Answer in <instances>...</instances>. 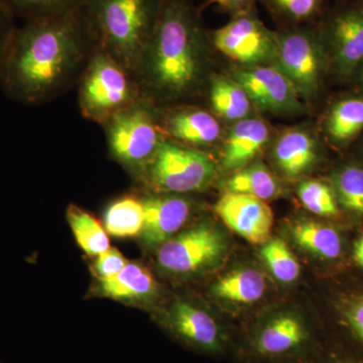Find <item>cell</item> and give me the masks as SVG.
Segmentation results:
<instances>
[{"label":"cell","instance_id":"6da1fadb","mask_svg":"<svg viewBox=\"0 0 363 363\" xmlns=\"http://www.w3.org/2000/svg\"><path fill=\"white\" fill-rule=\"evenodd\" d=\"M98 43L84 7L16 28L0 70V87L23 105H40L77 86Z\"/></svg>","mask_w":363,"mask_h":363},{"label":"cell","instance_id":"7a4b0ae2","mask_svg":"<svg viewBox=\"0 0 363 363\" xmlns=\"http://www.w3.org/2000/svg\"><path fill=\"white\" fill-rule=\"evenodd\" d=\"M209 43L193 0H161L135 74L143 96L161 108L195 96L206 83Z\"/></svg>","mask_w":363,"mask_h":363},{"label":"cell","instance_id":"3957f363","mask_svg":"<svg viewBox=\"0 0 363 363\" xmlns=\"http://www.w3.org/2000/svg\"><path fill=\"white\" fill-rule=\"evenodd\" d=\"M160 6L161 0H88L84 9L98 45L135 75Z\"/></svg>","mask_w":363,"mask_h":363},{"label":"cell","instance_id":"277c9868","mask_svg":"<svg viewBox=\"0 0 363 363\" xmlns=\"http://www.w3.org/2000/svg\"><path fill=\"white\" fill-rule=\"evenodd\" d=\"M77 89L81 114L100 126L143 96L135 75L99 45L79 79Z\"/></svg>","mask_w":363,"mask_h":363},{"label":"cell","instance_id":"5b68a950","mask_svg":"<svg viewBox=\"0 0 363 363\" xmlns=\"http://www.w3.org/2000/svg\"><path fill=\"white\" fill-rule=\"evenodd\" d=\"M102 128L112 159L138 177L166 138L161 124V107L145 96L112 117Z\"/></svg>","mask_w":363,"mask_h":363},{"label":"cell","instance_id":"8992f818","mask_svg":"<svg viewBox=\"0 0 363 363\" xmlns=\"http://www.w3.org/2000/svg\"><path fill=\"white\" fill-rule=\"evenodd\" d=\"M216 176V166L201 150L164 138L140 178L157 193L183 194L208 187Z\"/></svg>","mask_w":363,"mask_h":363},{"label":"cell","instance_id":"52a82bcc","mask_svg":"<svg viewBox=\"0 0 363 363\" xmlns=\"http://www.w3.org/2000/svg\"><path fill=\"white\" fill-rule=\"evenodd\" d=\"M327 51L318 28H290L277 33L274 65L298 95L317 94L327 66Z\"/></svg>","mask_w":363,"mask_h":363},{"label":"cell","instance_id":"ba28073f","mask_svg":"<svg viewBox=\"0 0 363 363\" xmlns=\"http://www.w3.org/2000/svg\"><path fill=\"white\" fill-rule=\"evenodd\" d=\"M226 240L220 231L207 223L198 224L162 245L157 264L169 274H197L218 264L225 255Z\"/></svg>","mask_w":363,"mask_h":363},{"label":"cell","instance_id":"9c48e42d","mask_svg":"<svg viewBox=\"0 0 363 363\" xmlns=\"http://www.w3.org/2000/svg\"><path fill=\"white\" fill-rule=\"evenodd\" d=\"M211 44L243 67L262 65L274 60L277 33L267 28L255 11L236 14L210 35Z\"/></svg>","mask_w":363,"mask_h":363},{"label":"cell","instance_id":"30bf717a","mask_svg":"<svg viewBox=\"0 0 363 363\" xmlns=\"http://www.w3.org/2000/svg\"><path fill=\"white\" fill-rule=\"evenodd\" d=\"M317 28L339 75L355 73L363 61V0L346 1Z\"/></svg>","mask_w":363,"mask_h":363},{"label":"cell","instance_id":"8fae6325","mask_svg":"<svg viewBox=\"0 0 363 363\" xmlns=\"http://www.w3.org/2000/svg\"><path fill=\"white\" fill-rule=\"evenodd\" d=\"M313 343L311 329L292 313H281L255 329L247 340L248 354L264 362L303 355Z\"/></svg>","mask_w":363,"mask_h":363},{"label":"cell","instance_id":"7c38bea8","mask_svg":"<svg viewBox=\"0 0 363 363\" xmlns=\"http://www.w3.org/2000/svg\"><path fill=\"white\" fill-rule=\"evenodd\" d=\"M233 79L260 111L294 113L302 108L297 90L276 65L235 69Z\"/></svg>","mask_w":363,"mask_h":363},{"label":"cell","instance_id":"4fadbf2b","mask_svg":"<svg viewBox=\"0 0 363 363\" xmlns=\"http://www.w3.org/2000/svg\"><path fill=\"white\" fill-rule=\"evenodd\" d=\"M164 324L179 341L201 352L219 354L230 344L225 331L211 315L186 302H176Z\"/></svg>","mask_w":363,"mask_h":363},{"label":"cell","instance_id":"5bb4252c","mask_svg":"<svg viewBox=\"0 0 363 363\" xmlns=\"http://www.w3.org/2000/svg\"><path fill=\"white\" fill-rule=\"evenodd\" d=\"M214 210L228 228L248 242L264 245L271 238L274 215L264 200L226 192L219 198Z\"/></svg>","mask_w":363,"mask_h":363},{"label":"cell","instance_id":"9a60e30c","mask_svg":"<svg viewBox=\"0 0 363 363\" xmlns=\"http://www.w3.org/2000/svg\"><path fill=\"white\" fill-rule=\"evenodd\" d=\"M161 124L167 138L194 149L213 145L221 136L216 117L197 107L161 108Z\"/></svg>","mask_w":363,"mask_h":363},{"label":"cell","instance_id":"2e32d148","mask_svg":"<svg viewBox=\"0 0 363 363\" xmlns=\"http://www.w3.org/2000/svg\"><path fill=\"white\" fill-rule=\"evenodd\" d=\"M142 201L145 222L140 235L150 247H161L174 238L190 215V202L180 196L147 195Z\"/></svg>","mask_w":363,"mask_h":363},{"label":"cell","instance_id":"e0dca14e","mask_svg":"<svg viewBox=\"0 0 363 363\" xmlns=\"http://www.w3.org/2000/svg\"><path fill=\"white\" fill-rule=\"evenodd\" d=\"M269 138V128L260 119L238 121L224 145L222 166L227 171L243 168L262 152Z\"/></svg>","mask_w":363,"mask_h":363},{"label":"cell","instance_id":"ac0fdd59","mask_svg":"<svg viewBox=\"0 0 363 363\" xmlns=\"http://www.w3.org/2000/svg\"><path fill=\"white\" fill-rule=\"evenodd\" d=\"M274 157L279 169L286 176L296 178L307 173L317 162V143L304 130H288L277 140Z\"/></svg>","mask_w":363,"mask_h":363},{"label":"cell","instance_id":"d6986e66","mask_svg":"<svg viewBox=\"0 0 363 363\" xmlns=\"http://www.w3.org/2000/svg\"><path fill=\"white\" fill-rule=\"evenodd\" d=\"M99 281L102 295L123 302L140 303L152 300L159 290L152 272L138 262H128L116 276L99 279Z\"/></svg>","mask_w":363,"mask_h":363},{"label":"cell","instance_id":"ffe728a7","mask_svg":"<svg viewBox=\"0 0 363 363\" xmlns=\"http://www.w3.org/2000/svg\"><path fill=\"white\" fill-rule=\"evenodd\" d=\"M208 95L212 111L221 118L240 121L250 114L252 101L234 79L214 76L210 80Z\"/></svg>","mask_w":363,"mask_h":363},{"label":"cell","instance_id":"44dd1931","mask_svg":"<svg viewBox=\"0 0 363 363\" xmlns=\"http://www.w3.org/2000/svg\"><path fill=\"white\" fill-rule=\"evenodd\" d=\"M363 130V97H346L333 104L326 118V133L332 143L346 145Z\"/></svg>","mask_w":363,"mask_h":363},{"label":"cell","instance_id":"7402d4cb","mask_svg":"<svg viewBox=\"0 0 363 363\" xmlns=\"http://www.w3.org/2000/svg\"><path fill=\"white\" fill-rule=\"evenodd\" d=\"M266 279L253 269H236L222 277L213 286L217 298L241 304L257 302L266 292Z\"/></svg>","mask_w":363,"mask_h":363},{"label":"cell","instance_id":"603a6c76","mask_svg":"<svg viewBox=\"0 0 363 363\" xmlns=\"http://www.w3.org/2000/svg\"><path fill=\"white\" fill-rule=\"evenodd\" d=\"M298 245L324 259H335L342 252V240L333 227L319 222L301 220L292 226Z\"/></svg>","mask_w":363,"mask_h":363},{"label":"cell","instance_id":"cb8c5ba5","mask_svg":"<svg viewBox=\"0 0 363 363\" xmlns=\"http://www.w3.org/2000/svg\"><path fill=\"white\" fill-rule=\"evenodd\" d=\"M145 211L142 197L126 195L107 207L104 214L105 230L118 238H135L143 231Z\"/></svg>","mask_w":363,"mask_h":363},{"label":"cell","instance_id":"d4e9b609","mask_svg":"<svg viewBox=\"0 0 363 363\" xmlns=\"http://www.w3.org/2000/svg\"><path fill=\"white\" fill-rule=\"evenodd\" d=\"M67 219L79 247L90 257H97L111 247L106 230L82 208L71 204L67 210Z\"/></svg>","mask_w":363,"mask_h":363},{"label":"cell","instance_id":"484cf974","mask_svg":"<svg viewBox=\"0 0 363 363\" xmlns=\"http://www.w3.org/2000/svg\"><path fill=\"white\" fill-rule=\"evenodd\" d=\"M225 188L227 192L250 195L264 201L276 197L279 190L278 181L262 164L240 169L227 180Z\"/></svg>","mask_w":363,"mask_h":363},{"label":"cell","instance_id":"4316f807","mask_svg":"<svg viewBox=\"0 0 363 363\" xmlns=\"http://www.w3.org/2000/svg\"><path fill=\"white\" fill-rule=\"evenodd\" d=\"M14 18L44 20L83 9L88 0H2Z\"/></svg>","mask_w":363,"mask_h":363},{"label":"cell","instance_id":"83f0119b","mask_svg":"<svg viewBox=\"0 0 363 363\" xmlns=\"http://www.w3.org/2000/svg\"><path fill=\"white\" fill-rule=\"evenodd\" d=\"M260 257L279 281L292 283L300 276V264L283 240L269 238L260 250Z\"/></svg>","mask_w":363,"mask_h":363},{"label":"cell","instance_id":"f1b7e54d","mask_svg":"<svg viewBox=\"0 0 363 363\" xmlns=\"http://www.w3.org/2000/svg\"><path fill=\"white\" fill-rule=\"evenodd\" d=\"M336 196L341 206L353 213L363 214V168L344 167L334 176Z\"/></svg>","mask_w":363,"mask_h":363},{"label":"cell","instance_id":"f546056e","mask_svg":"<svg viewBox=\"0 0 363 363\" xmlns=\"http://www.w3.org/2000/svg\"><path fill=\"white\" fill-rule=\"evenodd\" d=\"M276 18L289 25L316 20L323 9L324 0H264Z\"/></svg>","mask_w":363,"mask_h":363},{"label":"cell","instance_id":"4dcf8cb0","mask_svg":"<svg viewBox=\"0 0 363 363\" xmlns=\"http://www.w3.org/2000/svg\"><path fill=\"white\" fill-rule=\"evenodd\" d=\"M298 196L302 204L312 213L320 216L337 214L336 196L331 188L322 182H303L298 189Z\"/></svg>","mask_w":363,"mask_h":363},{"label":"cell","instance_id":"1f68e13d","mask_svg":"<svg viewBox=\"0 0 363 363\" xmlns=\"http://www.w3.org/2000/svg\"><path fill=\"white\" fill-rule=\"evenodd\" d=\"M128 260L116 248L109 247L104 252L97 255L94 264L95 272L99 279H109L123 271Z\"/></svg>","mask_w":363,"mask_h":363},{"label":"cell","instance_id":"d6a6232c","mask_svg":"<svg viewBox=\"0 0 363 363\" xmlns=\"http://www.w3.org/2000/svg\"><path fill=\"white\" fill-rule=\"evenodd\" d=\"M14 18H16L9 11V7L2 0H0V70H1L13 33L18 28L14 23Z\"/></svg>","mask_w":363,"mask_h":363},{"label":"cell","instance_id":"836d02e7","mask_svg":"<svg viewBox=\"0 0 363 363\" xmlns=\"http://www.w3.org/2000/svg\"><path fill=\"white\" fill-rule=\"evenodd\" d=\"M344 320L351 337L363 347V298L348 305L344 311Z\"/></svg>","mask_w":363,"mask_h":363},{"label":"cell","instance_id":"e575fe53","mask_svg":"<svg viewBox=\"0 0 363 363\" xmlns=\"http://www.w3.org/2000/svg\"><path fill=\"white\" fill-rule=\"evenodd\" d=\"M255 1V0H209L207 2V6L216 4L224 11L233 16L252 11Z\"/></svg>","mask_w":363,"mask_h":363},{"label":"cell","instance_id":"d590c367","mask_svg":"<svg viewBox=\"0 0 363 363\" xmlns=\"http://www.w3.org/2000/svg\"><path fill=\"white\" fill-rule=\"evenodd\" d=\"M314 363H363V359L351 357H330L328 359L319 360Z\"/></svg>","mask_w":363,"mask_h":363},{"label":"cell","instance_id":"8d00e7d4","mask_svg":"<svg viewBox=\"0 0 363 363\" xmlns=\"http://www.w3.org/2000/svg\"><path fill=\"white\" fill-rule=\"evenodd\" d=\"M354 259L363 269V234L362 238L357 241L354 245Z\"/></svg>","mask_w":363,"mask_h":363},{"label":"cell","instance_id":"74e56055","mask_svg":"<svg viewBox=\"0 0 363 363\" xmlns=\"http://www.w3.org/2000/svg\"><path fill=\"white\" fill-rule=\"evenodd\" d=\"M355 72H357L358 82H359V84L362 85L363 88V61L362 64L357 67V71Z\"/></svg>","mask_w":363,"mask_h":363},{"label":"cell","instance_id":"f35d334b","mask_svg":"<svg viewBox=\"0 0 363 363\" xmlns=\"http://www.w3.org/2000/svg\"><path fill=\"white\" fill-rule=\"evenodd\" d=\"M342 1H358V0H342Z\"/></svg>","mask_w":363,"mask_h":363}]
</instances>
